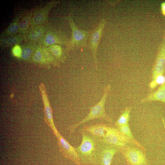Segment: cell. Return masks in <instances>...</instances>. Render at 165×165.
<instances>
[{"mask_svg":"<svg viewBox=\"0 0 165 165\" xmlns=\"http://www.w3.org/2000/svg\"><path fill=\"white\" fill-rule=\"evenodd\" d=\"M80 132L82 142L75 148L82 165H95L100 140L82 130Z\"/></svg>","mask_w":165,"mask_h":165,"instance_id":"1","label":"cell"},{"mask_svg":"<svg viewBox=\"0 0 165 165\" xmlns=\"http://www.w3.org/2000/svg\"><path fill=\"white\" fill-rule=\"evenodd\" d=\"M111 85L108 84L104 88L103 94L100 100L90 108L87 116L80 121L69 127L68 130L72 133L77 127L88 121L97 119L105 120L112 122V119L106 114L105 111V104L110 92Z\"/></svg>","mask_w":165,"mask_h":165,"instance_id":"2","label":"cell"},{"mask_svg":"<svg viewBox=\"0 0 165 165\" xmlns=\"http://www.w3.org/2000/svg\"><path fill=\"white\" fill-rule=\"evenodd\" d=\"M162 38L152 69V79L149 85L152 90L158 86L159 80L163 78L162 77L165 75V29Z\"/></svg>","mask_w":165,"mask_h":165,"instance_id":"3","label":"cell"},{"mask_svg":"<svg viewBox=\"0 0 165 165\" xmlns=\"http://www.w3.org/2000/svg\"><path fill=\"white\" fill-rule=\"evenodd\" d=\"M67 19L71 29L72 35L70 40L67 43V50L69 51L85 46L91 31L79 29L75 24L71 15L68 16Z\"/></svg>","mask_w":165,"mask_h":165,"instance_id":"4","label":"cell"},{"mask_svg":"<svg viewBox=\"0 0 165 165\" xmlns=\"http://www.w3.org/2000/svg\"><path fill=\"white\" fill-rule=\"evenodd\" d=\"M103 143L119 148H124L134 141L123 134L117 128L107 126L104 137L100 139Z\"/></svg>","mask_w":165,"mask_h":165,"instance_id":"5","label":"cell"},{"mask_svg":"<svg viewBox=\"0 0 165 165\" xmlns=\"http://www.w3.org/2000/svg\"><path fill=\"white\" fill-rule=\"evenodd\" d=\"M106 23L107 21L105 19H101L97 26L93 31H91L89 37V47L92 53L94 65L97 69L98 68L97 49Z\"/></svg>","mask_w":165,"mask_h":165,"instance_id":"6","label":"cell"},{"mask_svg":"<svg viewBox=\"0 0 165 165\" xmlns=\"http://www.w3.org/2000/svg\"><path fill=\"white\" fill-rule=\"evenodd\" d=\"M119 149L105 144L100 141L95 165H111L113 156Z\"/></svg>","mask_w":165,"mask_h":165,"instance_id":"7","label":"cell"},{"mask_svg":"<svg viewBox=\"0 0 165 165\" xmlns=\"http://www.w3.org/2000/svg\"><path fill=\"white\" fill-rule=\"evenodd\" d=\"M58 144L62 155L77 165H82L81 161L75 147L72 146L58 132L55 134Z\"/></svg>","mask_w":165,"mask_h":165,"instance_id":"8","label":"cell"},{"mask_svg":"<svg viewBox=\"0 0 165 165\" xmlns=\"http://www.w3.org/2000/svg\"><path fill=\"white\" fill-rule=\"evenodd\" d=\"M124 149L122 151V153L130 165H146L145 155L141 150L132 147Z\"/></svg>","mask_w":165,"mask_h":165,"instance_id":"9","label":"cell"},{"mask_svg":"<svg viewBox=\"0 0 165 165\" xmlns=\"http://www.w3.org/2000/svg\"><path fill=\"white\" fill-rule=\"evenodd\" d=\"M39 88L44 104L45 121L51 127L55 134L58 131L56 130L54 124L52 109L49 100L46 87L43 83H41L39 85Z\"/></svg>","mask_w":165,"mask_h":165,"instance_id":"10","label":"cell"},{"mask_svg":"<svg viewBox=\"0 0 165 165\" xmlns=\"http://www.w3.org/2000/svg\"><path fill=\"white\" fill-rule=\"evenodd\" d=\"M165 79L155 92L151 93L141 100V103L158 101L165 103Z\"/></svg>","mask_w":165,"mask_h":165,"instance_id":"11","label":"cell"},{"mask_svg":"<svg viewBox=\"0 0 165 165\" xmlns=\"http://www.w3.org/2000/svg\"><path fill=\"white\" fill-rule=\"evenodd\" d=\"M107 126L104 124L97 123L84 126L82 130L94 137L101 139L105 135Z\"/></svg>","mask_w":165,"mask_h":165,"instance_id":"12","label":"cell"},{"mask_svg":"<svg viewBox=\"0 0 165 165\" xmlns=\"http://www.w3.org/2000/svg\"><path fill=\"white\" fill-rule=\"evenodd\" d=\"M50 50L52 54L59 62H65L66 57L63 48L60 45L55 44L51 45Z\"/></svg>","mask_w":165,"mask_h":165,"instance_id":"13","label":"cell"},{"mask_svg":"<svg viewBox=\"0 0 165 165\" xmlns=\"http://www.w3.org/2000/svg\"><path fill=\"white\" fill-rule=\"evenodd\" d=\"M131 110V108L130 107H127L125 108L116 122L115 125L117 127L128 123Z\"/></svg>","mask_w":165,"mask_h":165,"instance_id":"14","label":"cell"},{"mask_svg":"<svg viewBox=\"0 0 165 165\" xmlns=\"http://www.w3.org/2000/svg\"><path fill=\"white\" fill-rule=\"evenodd\" d=\"M118 130L123 135L134 141V138L130 128L129 123L117 127Z\"/></svg>","mask_w":165,"mask_h":165,"instance_id":"15","label":"cell"},{"mask_svg":"<svg viewBox=\"0 0 165 165\" xmlns=\"http://www.w3.org/2000/svg\"><path fill=\"white\" fill-rule=\"evenodd\" d=\"M33 60L36 63L39 64H43L46 62L47 59L43 55L40 51L37 50L33 56ZM48 61V60H47Z\"/></svg>","mask_w":165,"mask_h":165,"instance_id":"16","label":"cell"},{"mask_svg":"<svg viewBox=\"0 0 165 165\" xmlns=\"http://www.w3.org/2000/svg\"><path fill=\"white\" fill-rule=\"evenodd\" d=\"M46 12H40L36 14L33 17V23L34 24H38L42 22L45 18V13Z\"/></svg>","mask_w":165,"mask_h":165,"instance_id":"17","label":"cell"},{"mask_svg":"<svg viewBox=\"0 0 165 165\" xmlns=\"http://www.w3.org/2000/svg\"><path fill=\"white\" fill-rule=\"evenodd\" d=\"M19 39L17 37H12L3 39L1 42L2 45L7 46L13 45L18 42Z\"/></svg>","mask_w":165,"mask_h":165,"instance_id":"18","label":"cell"},{"mask_svg":"<svg viewBox=\"0 0 165 165\" xmlns=\"http://www.w3.org/2000/svg\"><path fill=\"white\" fill-rule=\"evenodd\" d=\"M19 28L18 24L16 23L12 24L7 29V32L9 34H13L17 32Z\"/></svg>","mask_w":165,"mask_h":165,"instance_id":"19","label":"cell"},{"mask_svg":"<svg viewBox=\"0 0 165 165\" xmlns=\"http://www.w3.org/2000/svg\"><path fill=\"white\" fill-rule=\"evenodd\" d=\"M32 53V51L30 48H25L22 51L21 57L24 60L28 59L30 57Z\"/></svg>","mask_w":165,"mask_h":165,"instance_id":"20","label":"cell"},{"mask_svg":"<svg viewBox=\"0 0 165 165\" xmlns=\"http://www.w3.org/2000/svg\"><path fill=\"white\" fill-rule=\"evenodd\" d=\"M22 52L21 48L17 45L15 46L12 50V53L14 56L18 58L21 57Z\"/></svg>","mask_w":165,"mask_h":165,"instance_id":"21","label":"cell"},{"mask_svg":"<svg viewBox=\"0 0 165 165\" xmlns=\"http://www.w3.org/2000/svg\"><path fill=\"white\" fill-rule=\"evenodd\" d=\"M42 34V31L40 29H37L31 33L30 36V38L32 40H36L40 37Z\"/></svg>","mask_w":165,"mask_h":165,"instance_id":"22","label":"cell"},{"mask_svg":"<svg viewBox=\"0 0 165 165\" xmlns=\"http://www.w3.org/2000/svg\"><path fill=\"white\" fill-rule=\"evenodd\" d=\"M29 20L28 19H26L24 21H22L19 24V28L21 30L25 29L28 26Z\"/></svg>","mask_w":165,"mask_h":165,"instance_id":"23","label":"cell"},{"mask_svg":"<svg viewBox=\"0 0 165 165\" xmlns=\"http://www.w3.org/2000/svg\"><path fill=\"white\" fill-rule=\"evenodd\" d=\"M160 9L162 14L165 16V1L161 3Z\"/></svg>","mask_w":165,"mask_h":165,"instance_id":"24","label":"cell"},{"mask_svg":"<svg viewBox=\"0 0 165 165\" xmlns=\"http://www.w3.org/2000/svg\"><path fill=\"white\" fill-rule=\"evenodd\" d=\"M162 123H163V125H164V127L165 129V122L163 118H162Z\"/></svg>","mask_w":165,"mask_h":165,"instance_id":"25","label":"cell"}]
</instances>
